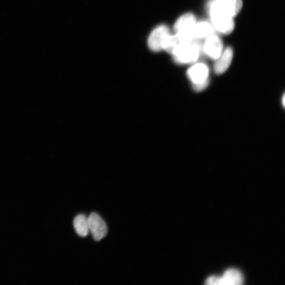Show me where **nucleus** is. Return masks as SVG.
<instances>
[{"label": "nucleus", "mask_w": 285, "mask_h": 285, "mask_svg": "<svg viewBox=\"0 0 285 285\" xmlns=\"http://www.w3.org/2000/svg\"><path fill=\"white\" fill-rule=\"evenodd\" d=\"M234 52L231 47H227L216 60L214 71L217 75H221L225 72L230 67Z\"/></svg>", "instance_id": "1a4fd4ad"}, {"label": "nucleus", "mask_w": 285, "mask_h": 285, "mask_svg": "<svg viewBox=\"0 0 285 285\" xmlns=\"http://www.w3.org/2000/svg\"><path fill=\"white\" fill-rule=\"evenodd\" d=\"M244 282V277L241 272L236 269L227 270L220 277L221 285H241Z\"/></svg>", "instance_id": "9d476101"}, {"label": "nucleus", "mask_w": 285, "mask_h": 285, "mask_svg": "<svg viewBox=\"0 0 285 285\" xmlns=\"http://www.w3.org/2000/svg\"><path fill=\"white\" fill-rule=\"evenodd\" d=\"M204 49L210 58L216 60L223 51V41L214 34L207 38Z\"/></svg>", "instance_id": "6e6552de"}, {"label": "nucleus", "mask_w": 285, "mask_h": 285, "mask_svg": "<svg viewBox=\"0 0 285 285\" xmlns=\"http://www.w3.org/2000/svg\"><path fill=\"white\" fill-rule=\"evenodd\" d=\"M197 23L195 15L192 13H187L179 18L175 24L174 30L176 34L181 35L193 40V29Z\"/></svg>", "instance_id": "39448f33"}, {"label": "nucleus", "mask_w": 285, "mask_h": 285, "mask_svg": "<svg viewBox=\"0 0 285 285\" xmlns=\"http://www.w3.org/2000/svg\"><path fill=\"white\" fill-rule=\"evenodd\" d=\"M195 40L177 50L173 55L174 61L179 64L195 62L199 58L200 46Z\"/></svg>", "instance_id": "7ed1b4c3"}, {"label": "nucleus", "mask_w": 285, "mask_h": 285, "mask_svg": "<svg viewBox=\"0 0 285 285\" xmlns=\"http://www.w3.org/2000/svg\"><path fill=\"white\" fill-rule=\"evenodd\" d=\"M214 28L220 33L228 35L233 31L235 23L233 18L215 12H210Z\"/></svg>", "instance_id": "0eeeda50"}, {"label": "nucleus", "mask_w": 285, "mask_h": 285, "mask_svg": "<svg viewBox=\"0 0 285 285\" xmlns=\"http://www.w3.org/2000/svg\"><path fill=\"white\" fill-rule=\"evenodd\" d=\"M242 7V0H214L210 5L209 11L234 18Z\"/></svg>", "instance_id": "f03ea898"}, {"label": "nucleus", "mask_w": 285, "mask_h": 285, "mask_svg": "<svg viewBox=\"0 0 285 285\" xmlns=\"http://www.w3.org/2000/svg\"><path fill=\"white\" fill-rule=\"evenodd\" d=\"M187 76L196 91L205 90L209 83V69L204 63H195L187 71Z\"/></svg>", "instance_id": "f257e3e1"}, {"label": "nucleus", "mask_w": 285, "mask_h": 285, "mask_svg": "<svg viewBox=\"0 0 285 285\" xmlns=\"http://www.w3.org/2000/svg\"><path fill=\"white\" fill-rule=\"evenodd\" d=\"M205 283L208 285H221L220 283V277L212 276L209 277Z\"/></svg>", "instance_id": "ddd939ff"}, {"label": "nucleus", "mask_w": 285, "mask_h": 285, "mask_svg": "<svg viewBox=\"0 0 285 285\" xmlns=\"http://www.w3.org/2000/svg\"><path fill=\"white\" fill-rule=\"evenodd\" d=\"M74 228L77 234L82 237H85L89 234L88 218L83 215H78L73 221Z\"/></svg>", "instance_id": "f8f14e48"}, {"label": "nucleus", "mask_w": 285, "mask_h": 285, "mask_svg": "<svg viewBox=\"0 0 285 285\" xmlns=\"http://www.w3.org/2000/svg\"><path fill=\"white\" fill-rule=\"evenodd\" d=\"M282 100V104L283 105V107H284V103H285V102H284V100H285L284 94L283 95Z\"/></svg>", "instance_id": "4468645a"}, {"label": "nucleus", "mask_w": 285, "mask_h": 285, "mask_svg": "<svg viewBox=\"0 0 285 285\" xmlns=\"http://www.w3.org/2000/svg\"><path fill=\"white\" fill-rule=\"evenodd\" d=\"M89 230L94 240H101L108 234V227L103 219L97 213H92L88 218Z\"/></svg>", "instance_id": "20e7f679"}, {"label": "nucleus", "mask_w": 285, "mask_h": 285, "mask_svg": "<svg viewBox=\"0 0 285 285\" xmlns=\"http://www.w3.org/2000/svg\"><path fill=\"white\" fill-rule=\"evenodd\" d=\"M214 31L213 26L206 21L197 22L192 32V36L193 39L197 40L207 38L214 34Z\"/></svg>", "instance_id": "9b49d317"}, {"label": "nucleus", "mask_w": 285, "mask_h": 285, "mask_svg": "<svg viewBox=\"0 0 285 285\" xmlns=\"http://www.w3.org/2000/svg\"><path fill=\"white\" fill-rule=\"evenodd\" d=\"M170 31L168 28L161 25L156 28L151 34L147 40V44L150 49L155 52L163 50L164 42Z\"/></svg>", "instance_id": "423d86ee"}]
</instances>
